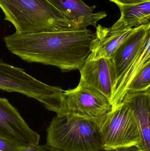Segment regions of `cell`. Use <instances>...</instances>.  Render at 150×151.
<instances>
[{
	"instance_id": "cell-1",
	"label": "cell",
	"mask_w": 150,
	"mask_h": 151,
	"mask_svg": "<svg viewBox=\"0 0 150 151\" xmlns=\"http://www.w3.org/2000/svg\"><path fill=\"white\" fill-rule=\"evenodd\" d=\"M96 35L85 28L32 34L15 33L4 38L7 49L26 62L53 65L62 72L80 70L92 51Z\"/></svg>"
},
{
	"instance_id": "cell-2",
	"label": "cell",
	"mask_w": 150,
	"mask_h": 151,
	"mask_svg": "<svg viewBox=\"0 0 150 151\" xmlns=\"http://www.w3.org/2000/svg\"><path fill=\"white\" fill-rule=\"evenodd\" d=\"M4 19L16 33L32 34L81 29L66 19L46 0H0Z\"/></svg>"
},
{
	"instance_id": "cell-3",
	"label": "cell",
	"mask_w": 150,
	"mask_h": 151,
	"mask_svg": "<svg viewBox=\"0 0 150 151\" xmlns=\"http://www.w3.org/2000/svg\"><path fill=\"white\" fill-rule=\"evenodd\" d=\"M97 121L71 114L56 115L47 129L46 145L62 151L103 150Z\"/></svg>"
},
{
	"instance_id": "cell-4",
	"label": "cell",
	"mask_w": 150,
	"mask_h": 151,
	"mask_svg": "<svg viewBox=\"0 0 150 151\" xmlns=\"http://www.w3.org/2000/svg\"><path fill=\"white\" fill-rule=\"evenodd\" d=\"M0 89L17 92L39 101L56 115L66 114L64 91L61 88L48 85L24 70L0 61Z\"/></svg>"
},
{
	"instance_id": "cell-5",
	"label": "cell",
	"mask_w": 150,
	"mask_h": 151,
	"mask_svg": "<svg viewBox=\"0 0 150 151\" xmlns=\"http://www.w3.org/2000/svg\"><path fill=\"white\" fill-rule=\"evenodd\" d=\"M103 150L136 147L140 149L141 137L133 113L121 104L98 120Z\"/></svg>"
},
{
	"instance_id": "cell-6",
	"label": "cell",
	"mask_w": 150,
	"mask_h": 151,
	"mask_svg": "<svg viewBox=\"0 0 150 151\" xmlns=\"http://www.w3.org/2000/svg\"><path fill=\"white\" fill-rule=\"evenodd\" d=\"M67 114L93 120L112 111V103L87 89L80 83L74 89L64 91Z\"/></svg>"
},
{
	"instance_id": "cell-7",
	"label": "cell",
	"mask_w": 150,
	"mask_h": 151,
	"mask_svg": "<svg viewBox=\"0 0 150 151\" xmlns=\"http://www.w3.org/2000/svg\"><path fill=\"white\" fill-rule=\"evenodd\" d=\"M79 83L111 103L116 83L115 70L111 58L87 60L79 70Z\"/></svg>"
},
{
	"instance_id": "cell-8",
	"label": "cell",
	"mask_w": 150,
	"mask_h": 151,
	"mask_svg": "<svg viewBox=\"0 0 150 151\" xmlns=\"http://www.w3.org/2000/svg\"><path fill=\"white\" fill-rule=\"evenodd\" d=\"M0 136L25 145H38L40 135L33 130L16 108L0 97Z\"/></svg>"
},
{
	"instance_id": "cell-9",
	"label": "cell",
	"mask_w": 150,
	"mask_h": 151,
	"mask_svg": "<svg viewBox=\"0 0 150 151\" xmlns=\"http://www.w3.org/2000/svg\"><path fill=\"white\" fill-rule=\"evenodd\" d=\"M66 19L81 28L90 25L97 27V23L107 14L105 11L94 12L96 5L89 6L82 0H46Z\"/></svg>"
},
{
	"instance_id": "cell-10",
	"label": "cell",
	"mask_w": 150,
	"mask_h": 151,
	"mask_svg": "<svg viewBox=\"0 0 150 151\" xmlns=\"http://www.w3.org/2000/svg\"><path fill=\"white\" fill-rule=\"evenodd\" d=\"M121 104L132 111L136 121L141 137L139 151H150V90L127 92Z\"/></svg>"
},
{
	"instance_id": "cell-11",
	"label": "cell",
	"mask_w": 150,
	"mask_h": 151,
	"mask_svg": "<svg viewBox=\"0 0 150 151\" xmlns=\"http://www.w3.org/2000/svg\"><path fill=\"white\" fill-rule=\"evenodd\" d=\"M149 33L150 24L136 27L116 49L111 58L115 70L116 83L135 59Z\"/></svg>"
},
{
	"instance_id": "cell-12",
	"label": "cell",
	"mask_w": 150,
	"mask_h": 151,
	"mask_svg": "<svg viewBox=\"0 0 150 151\" xmlns=\"http://www.w3.org/2000/svg\"><path fill=\"white\" fill-rule=\"evenodd\" d=\"M96 28V37L91 53L87 60L88 61L111 58L119 45L133 33L136 27L124 31H114L111 27L99 24Z\"/></svg>"
},
{
	"instance_id": "cell-13",
	"label": "cell",
	"mask_w": 150,
	"mask_h": 151,
	"mask_svg": "<svg viewBox=\"0 0 150 151\" xmlns=\"http://www.w3.org/2000/svg\"><path fill=\"white\" fill-rule=\"evenodd\" d=\"M149 60H150V33L147 35L143 46L135 59L114 85L111 99L113 109L121 104L129 83L144 65Z\"/></svg>"
},
{
	"instance_id": "cell-14",
	"label": "cell",
	"mask_w": 150,
	"mask_h": 151,
	"mask_svg": "<svg viewBox=\"0 0 150 151\" xmlns=\"http://www.w3.org/2000/svg\"><path fill=\"white\" fill-rule=\"evenodd\" d=\"M118 7L121 17L111 27L112 30L124 31L150 24V1Z\"/></svg>"
},
{
	"instance_id": "cell-15",
	"label": "cell",
	"mask_w": 150,
	"mask_h": 151,
	"mask_svg": "<svg viewBox=\"0 0 150 151\" xmlns=\"http://www.w3.org/2000/svg\"><path fill=\"white\" fill-rule=\"evenodd\" d=\"M150 60L137 73L129 83L127 92H137L150 90Z\"/></svg>"
},
{
	"instance_id": "cell-16",
	"label": "cell",
	"mask_w": 150,
	"mask_h": 151,
	"mask_svg": "<svg viewBox=\"0 0 150 151\" xmlns=\"http://www.w3.org/2000/svg\"><path fill=\"white\" fill-rule=\"evenodd\" d=\"M30 145H25L18 142L0 136V151H23Z\"/></svg>"
},
{
	"instance_id": "cell-17",
	"label": "cell",
	"mask_w": 150,
	"mask_h": 151,
	"mask_svg": "<svg viewBox=\"0 0 150 151\" xmlns=\"http://www.w3.org/2000/svg\"><path fill=\"white\" fill-rule=\"evenodd\" d=\"M39 151H62L54 148H51L46 145H40L39 146ZM98 151H140L136 147L129 148H120V149H113L110 150H101Z\"/></svg>"
},
{
	"instance_id": "cell-18",
	"label": "cell",
	"mask_w": 150,
	"mask_h": 151,
	"mask_svg": "<svg viewBox=\"0 0 150 151\" xmlns=\"http://www.w3.org/2000/svg\"><path fill=\"white\" fill-rule=\"evenodd\" d=\"M116 4L118 6L135 5L145 2L150 1V0H109Z\"/></svg>"
},
{
	"instance_id": "cell-19",
	"label": "cell",
	"mask_w": 150,
	"mask_h": 151,
	"mask_svg": "<svg viewBox=\"0 0 150 151\" xmlns=\"http://www.w3.org/2000/svg\"></svg>"
}]
</instances>
